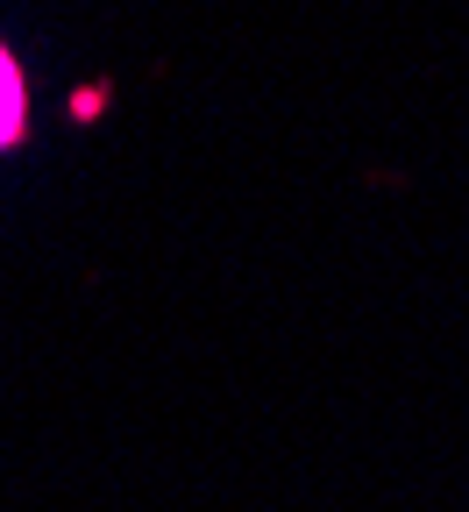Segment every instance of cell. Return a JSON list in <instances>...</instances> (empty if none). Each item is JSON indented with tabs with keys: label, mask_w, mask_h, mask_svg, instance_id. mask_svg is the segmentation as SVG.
<instances>
[{
	"label": "cell",
	"mask_w": 469,
	"mask_h": 512,
	"mask_svg": "<svg viewBox=\"0 0 469 512\" xmlns=\"http://www.w3.org/2000/svg\"><path fill=\"white\" fill-rule=\"evenodd\" d=\"M15 121H22V79H15V64L0 57V143L15 136Z\"/></svg>",
	"instance_id": "6da1fadb"
}]
</instances>
